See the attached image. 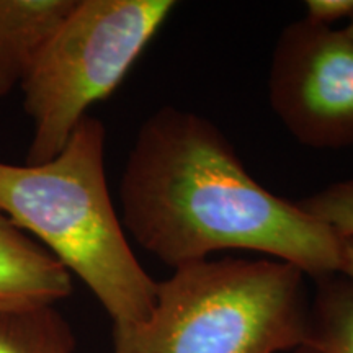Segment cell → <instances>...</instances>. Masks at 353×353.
<instances>
[{
  "label": "cell",
  "instance_id": "277c9868",
  "mask_svg": "<svg viewBox=\"0 0 353 353\" xmlns=\"http://www.w3.org/2000/svg\"><path fill=\"white\" fill-rule=\"evenodd\" d=\"M175 7L172 0H76L20 85L33 121L26 164L63 151L87 110L120 87Z\"/></svg>",
  "mask_w": 353,
  "mask_h": 353
},
{
  "label": "cell",
  "instance_id": "5bb4252c",
  "mask_svg": "<svg viewBox=\"0 0 353 353\" xmlns=\"http://www.w3.org/2000/svg\"><path fill=\"white\" fill-rule=\"evenodd\" d=\"M299 353H316V352L309 350V348H299Z\"/></svg>",
  "mask_w": 353,
  "mask_h": 353
},
{
  "label": "cell",
  "instance_id": "30bf717a",
  "mask_svg": "<svg viewBox=\"0 0 353 353\" xmlns=\"http://www.w3.org/2000/svg\"><path fill=\"white\" fill-rule=\"evenodd\" d=\"M298 203L342 237H353V179L335 182Z\"/></svg>",
  "mask_w": 353,
  "mask_h": 353
},
{
  "label": "cell",
  "instance_id": "7a4b0ae2",
  "mask_svg": "<svg viewBox=\"0 0 353 353\" xmlns=\"http://www.w3.org/2000/svg\"><path fill=\"white\" fill-rule=\"evenodd\" d=\"M103 123L87 114L43 164L0 162V210L99 299L113 325L144 321L157 281L131 250L105 174Z\"/></svg>",
  "mask_w": 353,
  "mask_h": 353
},
{
  "label": "cell",
  "instance_id": "8fae6325",
  "mask_svg": "<svg viewBox=\"0 0 353 353\" xmlns=\"http://www.w3.org/2000/svg\"><path fill=\"white\" fill-rule=\"evenodd\" d=\"M306 12L304 19L332 28L337 21L353 19V0H307Z\"/></svg>",
  "mask_w": 353,
  "mask_h": 353
},
{
  "label": "cell",
  "instance_id": "7c38bea8",
  "mask_svg": "<svg viewBox=\"0 0 353 353\" xmlns=\"http://www.w3.org/2000/svg\"><path fill=\"white\" fill-rule=\"evenodd\" d=\"M343 275L353 280V237H343Z\"/></svg>",
  "mask_w": 353,
  "mask_h": 353
},
{
  "label": "cell",
  "instance_id": "3957f363",
  "mask_svg": "<svg viewBox=\"0 0 353 353\" xmlns=\"http://www.w3.org/2000/svg\"><path fill=\"white\" fill-rule=\"evenodd\" d=\"M306 275L275 259L221 257L157 281L144 321L113 325V353H283L307 343Z\"/></svg>",
  "mask_w": 353,
  "mask_h": 353
},
{
  "label": "cell",
  "instance_id": "4fadbf2b",
  "mask_svg": "<svg viewBox=\"0 0 353 353\" xmlns=\"http://www.w3.org/2000/svg\"><path fill=\"white\" fill-rule=\"evenodd\" d=\"M343 33H345L348 38L353 39V19L348 21V25L345 26V28H343Z\"/></svg>",
  "mask_w": 353,
  "mask_h": 353
},
{
  "label": "cell",
  "instance_id": "52a82bcc",
  "mask_svg": "<svg viewBox=\"0 0 353 353\" xmlns=\"http://www.w3.org/2000/svg\"><path fill=\"white\" fill-rule=\"evenodd\" d=\"M76 0H0V99L20 87Z\"/></svg>",
  "mask_w": 353,
  "mask_h": 353
},
{
  "label": "cell",
  "instance_id": "9c48e42d",
  "mask_svg": "<svg viewBox=\"0 0 353 353\" xmlns=\"http://www.w3.org/2000/svg\"><path fill=\"white\" fill-rule=\"evenodd\" d=\"M76 337L54 306L0 311V353H74Z\"/></svg>",
  "mask_w": 353,
  "mask_h": 353
},
{
  "label": "cell",
  "instance_id": "5b68a950",
  "mask_svg": "<svg viewBox=\"0 0 353 353\" xmlns=\"http://www.w3.org/2000/svg\"><path fill=\"white\" fill-rule=\"evenodd\" d=\"M273 113L312 149L353 145V39L301 19L278 37L268 76Z\"/></svg>",
  "mask_w": 353,
  "mask_h": 353
},
{
  "label": "cell",
  "instance_id": "8992f818",
  "mask_svg": "<svg viewBox=\"0 0 353 353\" xmlns=\"http://www.w3.org/2000/svg\"><path fill=\"white\" fill-rule=\"evenodd\" d=\"M70 293L68 268L0 210V311L54 306Z\"/></svg>",
  "mask_w": 353,
  "mask_h": 353
},
{
  "label": "cell",
  "instance_id": "ba28073f",
  "mask_svg": "<svg viewBox=\"0 0 353 353\" xmlns=\"http://www.w3.org/2000/svg\"><path fill=\"white\" fill-rule=\"evenodd\" d=\"M316 283L304 348L316 353H353V280L337 273Z\"/></svg>",
  "mask_w": 353,
  "mask_h": 353
},
{
  "label": "cell",
  "instance_id": "6da1fadb",
  "mask_svg": "<svg viewBox=\"0 0 353 353\" xmlns=\"http://www.w3.org/2000/svg\"><path fill=\"white\" fill-rule=\"evenodd\" d=\"M121 224L175 270L223 250H249L337 275L343 237L247 172L234 145L201 114L164 107L141 125L120 182Z\"/></svg>",
  "mask_w": 353,
  "mask_h": 353
}]
</instances>
